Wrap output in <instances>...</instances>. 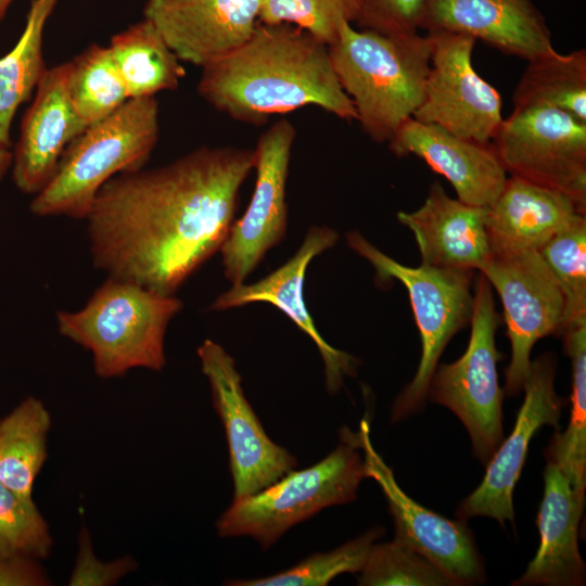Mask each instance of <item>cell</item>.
I'll list each match as a JSON object with an SVG mask.
<instances>
[{
  "label": "cell",
  "mask_w": 586,
  "mask_h": 586,
  "mask_svg": "<svg viewBox=\"0 0 586 586\" xmlns=\"http://www.w3.org/2000/svg\"><path fill=\"white\" fill-rule=\"evenodd\" d=\"M487 213L488 207L453 199L434 182L424 203L398 212L397 219L415 235L422 265L480 271L492 255Z\"/></svg>",
  "instance_id": "21"
},
{
  "label": "cell",
  "mask_w": 586,
  "mask_h": 586,
  "mask_svg": "<svg viewBox=\"0 0 586 586\" xmlns=\"http://www.w3.org/2000/svg\"><path fill=\"white\" fill-rule=\"evenodd\" d=\"M182 309L175 295H164L114 277L93 292L84 307L56 313L59 332L90 352L102 379L131 369L161 371L169 321Z\"/></svg>",
  "instance_id": "4"
},
{
  "label": "cell",
  "mask_w": 586,
  "mask_h": 586,
  "mask_svg": "<svg viewBox=\"0 0 586 586\" xmlns=\"http://www.w3.org/2000/svg\"><path fill=\"white\" fill-rule=\"evenodd\" d=\"M59 1L31 0L21 37L0 58V141L8 146L18 107L29 99L48 68L42 51L43 33Z\"/></svg>",
  "instance_id": "26"
},
{
  "label": "cell",
  "mask_w": 586,
  "mask_h": 586,
  "mask_svg": "<svg viewBox=\"0 0 586 586\" xmlns=\"http://www.w3.org/2000/svg\"><path fill=\"white\" fill-rule=\"evenodd\" d=\"M329 51L356 120L372 140L388 142L422 103L431 36L384 35L345 23Z\"/></svg>",
  "instance_id": "3"
},
{
  "label": "cell",
  "mask_w": 586,
  "mask_h": 586,
  "mask_svg": "<svg viewBox=\"0 0 586 586\" xmlns=\"http://www.w3.org/2000/svg\"><path fill=\"white\" fill-rule=\"evenodd\" d=\"M480 273L495 288L504 307L511 346L505 391L514 396L523 390L535 343L560 334L563 296L538 251L492 253Z\"/></svg>",
  "instance_id": "10"
},
{
  "label": "cell",
  "mask_w": 586,
  "mask_h": 586,
  "mask_svg": "<svg viewBox=\"0 0 586 586\" xmlns=\"http://www.w3.org/2000/svg\"><path fill=\"white\" fill-rule=\"evenodd\" d=\"M586 217V208L569 195L511 176L488 207L492 253L538 251L560 231Z\"/></svg>",
  "instance_id": "22"
},
{
  "label": "cell",
  "mask_w": 586,
  "mask_h": 586,
  "mask_svg": "<svg viewBox=\"0 0 586 586\" xmlns=\"http://www.w3.org/2000/svg\"><path fill=\"white\" fill-rule=\"evenodd\" d=\"M14 0H0V24L3 21L10 5Z\"/></svg>",
  "instance_id": "39"
},
{
  "label": "cell",
  "mask_w": 586,
  "mask_h": 586,
  "mask_svg": "<svg viewBox=\"0 0 586 586\" xmlns=\"http://www.w3.org/2000/svg\"><path fill=\"white\" fill-rule=\"evenodd\" d=\"M356 23L384 35L418 33L425 0H358Z\"/></svg>",
  "instance_id": "35"
},
{
  "label": "cell",
  "mask_w": 586,
  "mask_h": 586,
  "mask_svg": "<svg viewBox=\"0 0 586 586\" xmlns=\"http://www.w3.org/2000/svg\"><path fill=\"white\" fill-rule=\"evenodd\" d=\"M353 438L364 453L365 477L374 480L387 500L395 535L429 559L454 585L484 583L483 561L466 520L444 518L415 501L400 488L392 469L372 445L367 419L360 421Z\"/></svg>",
  "instance_id": "14"
},
{
  "label": "cell",
  "mask_w": 586,
  "mask_h": 586,
  "mask_svg": "<svg viewBox=\"0 0 586 586\" xmlns=\"http://www.w3.org/2000/svg\"><path fill=\"white\" fill-rule=\"evenodd\" d=\"M131 556L105 562L97 558L89 531L82 527L78 536V552L68 578L69 586H111L136 571Z\"/></svg>",
  "instance_id": "36"
},
{
  "label": "cell",
  "mask_w": 586,
  "mask_h": 586,
  "mask_svg": "<svg viewBox=\"0 0 586 586\" xmlns=\"http://www.w3.org/2000/svg\"><path fill=\"white\" fill-rule=\"evenodd\" d=\"M255 151L201 146L164 166L111 178L85 218L93 265L164 295L216 252L230 232Z\"/></svg>",
  "instance_id": "1"
},
{
  "label": "cell",
  "mask_w": 586,
  "mask_h": 586,
  "mask_svg": "<svg viewBox=\"0 0 586 586\" xmlns=\"http://www.w3.org/2000/svg\"><path fill=\"white\" fill-rule=\"evenodd\" d=\"M51 416L28 396L0 419V482L33 498L34 484L48 458Z\"/></svg>",
  "instance_id": "25"
},
{
  "label": "cell",
  "mask_w": 586,
  "mask_h": 586,
  "mask_svg": "<svg viewBox=\"0 0 586 586\" xmlns=\"http://www.w3.org/2000/svg\"><path fill=\"white\" fill-rule=\"evenodd\" d=\"M563 348L571 359L572 393L570 420L564 432L555 433L546 459L568 477L575 497L585 506L586 491V322L565 329Z\"/></svg>",
  "instance_id": "27"
},
{
  "label": "cell",
  "mask_w": 586,
  "mask_h": 586,
  "mask_svg": "<svg viewBox=\"0 0 586 586\" xmlns=\"http://www.w3.org/2000/svg\"><path fill=\"white\" fill-rule=\"evenodd\" d=\"M383 528H372L329 552L309 556L292 568L273 575L230 581L231 586H324L343 573L360 572Z\"/></svg>",
  "instance_id": "31"
},
{
  "label": "cell",
  "mask_w": 586,
  "mask_h": 586,
  "mask_svg": "<svg viewBox=\"0 0 586 586\" xmlns=\"http://www.w3.org/2000/svg\"><path fill=\"white\" fill-rule=\"evenodd\" d=\"M12 158L13 152L11 151V146H8L0 141V182L8 170L11 169Z\"/></svg>",
  "instance_id": "38"
},
{
  "label": "cell",
  "mask_w": 586,
  "mask_h": 586,
  "mask_svg": "<svg viewBox=\"0 0 586 586\" xmlns=\"http://www.w3.org/2000/svg\"><path fill=\"white\" fill-rule=\"evenodd\" d=\"M505 170L586 208V122L549 105L514 107L492 140Z\"/></svg>",
  "instance_id": "9"
},
{
  "label": "cell",
  "mask_w": 586,
  "mask_h": 586,
  "mask_svg": "<svg viewBox=\"0 0 586 586\" xmlns=\"http://www.w3.org/2000/svg\"><path fill=\"white\" fill-rule=\"evenodd\" d=\"M50 579L39 560L24 557L0 558V586H47Z\"/></svg>",
  "instance_id": "37"
},
{
  "label": "cell",
  "mask_w": 586,
  "mask_h": 586,
  "mask_svg": "<svg viewBox=\"0 0 586 586\" xmlns=\"http://www.w3.org/2000/svg\"><path fill=\"white\" fill-rule=\"evenodd\" d=\"M358 13V0H262L259 22L297 26L329 47Z\"/></svg>",
  "instance_id": "34"
},
{
  "label": "cell",
  "mask_w": 586,
  "mask_h": 586,
  "mask_svg": "<svg viewBox=\"0 0 586 586\" xmlns=\"http://www.w3.org/2000/svg\"><path fill=\"white\" fill-rule=\"evenodd\" d=\"M260 7L262 0H148L143 17L181 62L203 68L249 40Z\"/></svg>",
  "instance_id": "16"
},
{
  "label": "cell",
  "mask_w": 586,
  "mask_h": 586,
  "mask_svg": "<svg viewBox=\"0 0 586 586\" xmlns=\"http://www.w3.org/2000/svg\"><path fill=\"white\" fill-rule=\"evenodd\" d=\"M67 62L69 99L85 128L129 99L107 46L92 43Z\"/></svg>",
  "instance_id": "29"
},
{
  "label": "cell",
  "mask_w": 586,
  "mask_h": 586,
  "mask_svg": "<svg viewBox=\"0 0 586 586\" xmlns=\"http://www.w3.org/2000/svg\"><path fill=\"white\" fill-rule=\"evenodd\" d=\"M198 93L215 110L252 125L307 105L357 119L329 47L291 24L258 22L241 48L202 68Z\"/></svg>",
  "instance_id": "2"
},
{
  "label": "cell",
  "mask_w": 586,
  "mask_h": 586,
  "mask_svg": "<svg viewBox=\"0 0 586 586\" xmlns=\"http://www.w3.org/2000/svg\"><path fill=\"white\" fill-rule=\"evenodd\" d=\"M362 586H450L453 581L403 537L373 544L360 571Z\"/></svg>",
  "instance_id": "32"
},
{
  "label": "cell",
  "mask_w": 586,
  "mask_h": 586,
  "mask_svg": "<svg viewBox=\"0 0 586 586\" xmlns=\"http://www.w3.org/2000/svg\"><path fill=\"white\" fill-rule=\"evenodd\" d=\"M68 62L46 69L26 110L13 151L12 179L26 194H37L53 177L71 141L85 127L67 89Z\"/></svg>",
  "instance_id": "19"
},
{
  "label": "cell",
  "mask_w": 586,
  "mask_h": 586,
  "mask_svg": "<svg viewBox=\"0 0 586 586\" xmlns=\"http://www.w3.org/2000/svg\"><path fill=\"white\" fill-rule=\"evenodd\" d=\"M339 240L335 230L327 226L311 227L298 251L282 266L252 284L232 285L211 305L212 310H226L251 303H269L280 309L317 346L324 364L326 385L336 393L345 375H354L358 360L332 347L317 330L304 301V280L314 257L331 249Z\"/></svg>",
  "instance_id": "17"
},
{
  "label": "cell",
  "mask_w": 586,
  "mask_h": 586,
  "mask_svg": "<svg viewBox=\"0 0 586 586\" xmlns=\"http://www.w3.org/2000/svg\"><path fill=\"white\" fill-rule=\"evenodd\" d=\"M158 137L155 97L128 99L71 141L51 180L34 195L30 212L85 219L111 178L144 167Z\"/></svg>",
  "instance_id": "5"
},
{
  "label": "cell",
  "mask_w": 586,
  "mask_h": 586,
  "mask_svg": "<svg viewBox=\"0 0 586 586\" xmlns=\"http://www.w3.org/2000/svg\"><path fill=\"white\" fill-rule=\"evenodd\" d=\"M512 101L513 107L549 105L586 122V51L528 61Z\"/></svg>",
  "instance_id": "28"
},
{
  "label": "cell",
  "mask_w": 586,
  "mask_h": 586,
  "mask_svg": "<svg viewBox=\"0 0 586 586\" xmlns=\"http://www.w3.org/2000/svg\"><path fill=\"white\" fill-rule=\"evenodd\" d=\"M295 137L294 125L280 119L257 141L252 199L243 216L232 224L220 249L225 276L232 285L242 284L266 253L285 235V188Z\"/></svg>",
  "instance_id": "13"
},
{
  "label": "cell",
  "mask_w": 586,
  "mask_h": 586,
  "mask_svg": "<svg viewBox=\"0 0 586 586\" xmlns=\"http://www.w3.org/2000/svg\"><path fill=\"white\" fill-rule=\"evenodd\" d=\"M538 252L563 296L561 334L586 322V217L553 235Z\"/></svg>",
  "instance_id": "30"
},
{
  "label": "cell",
  "mask_w": 586,
  "mask_h": 586,
  "mask_svg": "<svg viewBox=\"0 0 586 586\" xmlns=\"http://www.w3.org/2000/svg\"><path fill=\"white\" fill-rule=\"evenodd\" d=\"M107 48L129 99L175 90L186 75L181 61L144 17L113 35Z\"/></svg>",
  "instance_id": "24"
},
{
  "label": "cell",
  "mask_w": 586,
  "mask_h": 586,
  "mask_svg": "<svg viewBox=\"0 0 586 586\" xmlns=\"http://www.w3.org/2000/svg\"><path fill=\"white\" fill-rule=\"evenodd\" d=\"M584 512L563 472L547 461L544 495L537 513L539 546L513 586H582L586 568L578 549V525Z\"/></svg>",
  "instance_id": "23"
},
{
  "label": "cell",
  "mask_w": 586,
  "mask_h": 586,
  "mask_svg": "<svg viewBox=\"0 0 586 586\" xmlns=\"http://www.w3.org/2000/svg\"><path fill=\"white\" fill-rule=\"evenodd\" d=\"M358 450L353 432L343 428L340 445L318 463L291 470L266 488L233 499L216 522L219 536H250L268 549L320 510L353 501L365 479Z\"/></svg>",
  "instance_id": "6"
},
{
  "label": "cell",
  "mask_w": 586,
  "mask_h": 586,
  "mask_svg": "<svg viewBox=\"0 0 586 586\" xmlns=\"http://www.w3.org/2000/svg\"><path fill=\"white\" fill-rule=\"evenodd\" d=\"M348 246L368 260L381 282L396 279L407 289L420 332L422 352L413 379L395 399L391 421L419 411L428 399L431 378L450 339L471 320L473 270L422 265L405 266L381 252L358 231L346 234Z\"/></svg>",
  "instance_id": "7"
},
{
  "label": "cell",
  "mask_w": 586,
  "mask_h": 586,
  "mask_svg": "<svg viewBox=\"0 0 586 586\" xmlns=\"http://www.w3.org/2000/svg\"><path fill=\"white\" fill-rule=\"evenodd\" d=\"M556 358L545 353L531 362L523 385V404L510 435L502 440L486 467L480 485L457 508L461 520L489 517L502 526L514 522L513 491L522 472L530 442L544 425L559 430L565 400L555 390Z\"/></svg>",
  "instance_id": "15"
},
{
  "label": "cell",
  "mask_w": 586,
  "mask_h": 586,
  "mask_svg": "<svg viewBox=\"0 0 586 586\" xmlns=\"http://www.w3.org/2000/svg\"><path fill=\"white\" fill-rule=\"evenodd\" d=\"M52 546L49 524L33 498L0 482V558L42 560L49 557Z\"/></svg>",
  "instance_id": "33"
},
{
  "label": "cell",
  "mask_w": 586,
  "mask_h": 586,
  "mask_svg": "<svg viewBox=\"0 0 586 586\" xmlns=\"http://www.w3.org/2000/svg\"><path fill=\"white\" fill-rule=\"evenodd\" d=\"M388 145L398 156L422 158L451 183L457 199L470 205L491 207L508 179L492 142L461 138L413 117L402 125Z\"/></svg>",
  "instance_id": "20"
},
{
  "label": "cell",
  "mask_w": 586,
  "mask_h": 586,
  "mask_svg": "<svg viewBox=\"0 0 586 586\" xmlns=\"http://www.w3.org/2000/svg\"><path fill=\"white\" fill-rule=\"evenodd\" d=\"M420 28L469 36L526 61L557 53L531 0H425Z\"/></svg>",
  "instance_id": "18"
},
{
  "label": "cell",
  "mask_w": 586,
  "mask_h": 586,
  "mask_svg": "<svg viewBox=\"0 0 586 586\" xmlns=\"http://www.w3.org/2000/svg\"><path fill=\"white\" fill-rule=\"evenodd\" d=\"M198 356L209 382L214 409L225 429L233 499L253 495L293 470L297 460L265 432L227 351L207 339L199 346Z\"/></svg>",
  "instance_id": "11"
},
{
  "label": "cell",
  "mask_w": 586,
  "mask_h": 586,
  "mask_svg": "<svg viewBox=\"0 0 586 586\" xmlns=\"http://www.w3.org/2000/svg\"><path fill=\"white\" fill-rule=\"evenodd\" d=\"M432 38L423 100L413 118L435 124L461 138L491 143L504 117L498 91L474 69L475 40L450 33Z\"/></svg>",
  "instance_id": "12"
},
{
  "label": "cell",
  "mask_w": 586,
  "mask_h": 586,
  "mask_svg": "<svg viewBox=\"0 0 586 586\" xmlns=\"http://www.w3.org/2000/svg\"><path fill=\"white\" fill-rule=\"evenodd\" d=\"M466 352L450 364L437 365L428 398L451 410L466 426L479 461L486 466L504 440L502 399L495 335L499 316L492 285L480 273Z\"/></svg>",
  "instance_id": "8"
}]
</instances>
